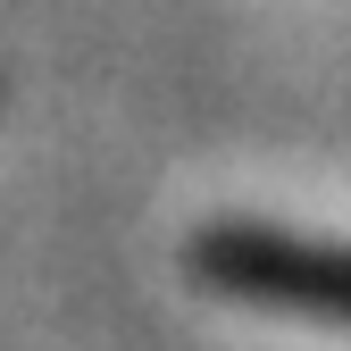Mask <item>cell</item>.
<instances>
[{"instance_id":"1","label":"cell","mask_w":351,"mask_h":351,"mask_svg":"<svg viewBox=\"0 0 351 351\" xmlns=\"http://www.w3.org/2000/svg\"><path fill=\"white\" fill-rule=\"evenodd\" d=\"M193 276L226 301H251V310L351 326V251L343 243H301L285 226H201Z\"/></svg>"}]
</instances>
